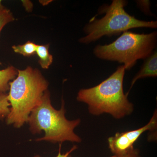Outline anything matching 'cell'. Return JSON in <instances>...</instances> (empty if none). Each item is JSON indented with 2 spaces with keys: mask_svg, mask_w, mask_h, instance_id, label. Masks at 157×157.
<instances>
[{
  "mask_svg": "<svg viewBox=\"0 0 157 157\" xmlns=\"http://www.w3.org/2000/svg\"><path fill=\"white\" fill-rule=\"evenodd\" d=\"M136 3L138 7L145 14L148 15H152L151 12L150 10V2L148 1H138Z\"/></svg>",
  "mask_w": 157,
  "mask_h": 157,
  "instance_id": "13",
  "label": "cell"
},
{
  "mask_svg": "<svg viewBox=\"0 0 157 157\" xmlns=\"http://www.w3.org/2000/svg\"><path fill=\"white\" fill-rule=\"evenodd\" d=\"M61 145H60L59 146V151L58 153V154L56 156V157H68V156L70 155V154H71V153L74 151L76 150V149L77 148V147L76 146V145H74L73 146V147H72L69 151H67V152L65 153L62 154L61 153ZM33 157H41L40 155H36L35 156Z\"/></svg>",
  "mask_w": 157,
  "mask_h": 157,
  "instance_id": "15",
  "label": "cell"
},
{
  "mask_svg": "<svg viewBox=\"0 0 157 157\" xmlns=\"http://www.w3.org/2000/svg\"><path fill=\"white\" fill-rule=\"evenodd\" d=\"M49 47V44L37 45L36 53L39 57V63L44 69H48L53 62V56L48 51Z\"/></svg>",
  "mask_w": 157,
  "mask_h": 157,
  "instance_id": "9",
  "label": "cell"
},
{
  "mask_svg": "<svg viewBox=\"0 0 157 157\" xmlns=\"http://www.w3.org/2000/svg\"><path fill=\"white\" fill-rule=\"evenodd\" d=\"M17 72L16 78L9 82L10 112L6 120L7 124L19 128L28 122L31 112L47 90L48 82L36 68L28 67Z\"/></svg>",
  "mask_w": 157,
  "mask_h": 157,
  "instance_id": "2",
  "label": "cell"
},
{
  "mask_svg": "<svg viewBox=\"0 0 157 157\" xmlns=\"http://www.w3.org/2000/svg\"><path fill=\"white\" fill-rule=\"evenodd\" d=\"M66 113L63 100L60 109H55L52 105L49 91H45L28 121L31 133L36 134L45 132L44 137L37 138L36 141L45 140L52 143L65 141L80 143L81 137L74 132V129L80 124L81 120H68L65 116Z\"/></svg>",
  "mask_w": 157,
  "mask_h": 157,
  "instance_id": "3",
  "label": "cell"
},
{
  "mask_svg": "<svg viewBox=\"0 0 157 157\" xmlns=\"http://www.w3.org/2000/svg\"><path fill=\"white\" fill-rule=\"evenodd\" d=\"M157 76V52L156 50L145 59V61L141 69L133 78L131 82V87L128 92L127 93V94L128 95L129 91L137 80L146 77H155Z\"/></svg>",
  "mask_w": 157,
  "mask_h": 157,
  "instance_id": "7",
  "label": "cell"
},
{
  "mask_svg": "<svg viewBox=\"0 0 157 157\" xmlns=\"http://www.w3.org/2000/svg\"><path fill=\"white\" fill-rule=\"evenodd\" d=\"M127 5V1L113 0L111 5L104 6L102 9L105 13L104 17L101 19L92 18L84 28L86 36L79 39V42L90 44L104 36L119 35L132 29L157 28L156 21L140 20L128 14L124 9Z\"/></svg>",
  "mask_w": 157,
  "mask_h": 157,
  "instance_id": "5",
  "label": "cell"
},
{
  "mask_svg": "<svg viewBox=\"0 0 157 157\" xmlns=\"http://www.w3.org/2000/svg\"><path fill=\"white\" fill-rule=\"evenodd\" d=\"M68 157H72L71 156V155H70L68 156Z\"/></svg>",
  "mask_w": 157,
  "mask_h": 157,
  "instance_id": "17",
  "label": "cell"
},
{
  "mask_svg": "<svg viewBox=\"0 0 157 157\" xmlns=\"http://www.w3.org/2000/svg\"><path fill=\"white\" fill-rule=\"evenodd\" d=\"M17 70L13 66L0 70V91L6 93L9 90V82L17 76Z\"/></svg>",
  "mask_w": 157,
  "mask_h": 157,
  "instance_id": "8",
  "label": "cell"
},
{
  "mask_svg": "<svg viewBox=\"0 0 157 157\" xmlns=\"http://www.w3.org/2000/svg\"><path fill=\"white\" fill-rule=\"evenodd\" d=\"M10 112L8 94L0 91V120L6 119Z\"/></svg>",
  "mask_w": 157,
  "mask_h": 157,
  "instance_id": "12",
  "label": "cell"
},
{
  "mask_svg": "<svg viewBox=\"0 0 157 157\" xmlns=\"http://www.w3.org/2000/svg\"><path fill=\"white\" fill-rule=\"evenodd\" d=\"M117 157H140L139 150L135 147L127 152L124 154L117 156Z\"/></svg>",
  "mask_w": 157,
  "mask_h": 157,
  "instance_id": "14",
  "label": "cell"
},
{
  "mask_svg": "<svg viewBox=\"0 0 157 157\" xmlns=\"http://www.w3.org/2000/svg\"><path fill=\"white\" fill-rule=\"evenodd\" d=\"M14 20L12 12L2 5L0 1V36L3 28L9 23Z\"/></svg>",
  "mask_w": 157,
  "mask_h": 157,
  "instance_id": "11",
  "label": "cell"
},
{
  "mask_svg": "<svg viewBox=\"0 0 157 157\" xmlns=\"http://www.w3.org/2000/svg\"><path fill=\"white\" fill-rule=\"evenodd\" d=\"M156 31L149 34L124 32L115 41L105 45H98L94 53L98 58L123 63L125 70L133 67L137 60L146 59L156 46Z\"/></svg>",
  "mask_w": 157,
  "mask_h": 157,
  "instance_id": "4",
  "label": "cell"
},
{
  "mask_svg": "<svg viewBox=\"0 0 157 157\" xmlns=\"http://www.w3.org/2000/svg\"><path fill=\"white\" fill-rule=\"evenodd\" d=\"M125 70L122 65L100 84L79 90L76 98L77 101L86 104L91 115L107 113L116 119L131 115L134 111V105L129 101L128 95L124 92Z\"/></svg>",
  "mask_w": 157,
  "mask_h": 157,
  "instance_id": "1",
  "label": "cell"
},
{
  "mask_svg": "<svg viewBox=\"0 0 157 157\" xmlns=\"http://www.w3.org/2000/svg\"><path fill=\"white\" fill-rule=\"evenodd\" d=\"M157 128V111L155 110L149 121L139 128L123 132H117L108 139L109 150L114 155L124 154L134 148V144L147 131L154 132Z\"/></svg>",
  "mask_w": 157,
  "mask_h": 157,
  "instance_id": "6",
  "label": "cell"
},
{
  "mask_svg": "<svg viewBox=\"0 0 157 157\" xmlns=\"http://www.w3.org/2000/svg\"><path fill=\"white\" fill-rule=\"evenodd\" d=\"M37 44L31 41H28L22 45H14L12 48L14 52L25 56H31L36 53Z\"/></svg>",
  "mask_w": 157,
  "mask_h": 157,
  "instance_id": "10",
  "label": "cell"
},
{
  "mask_svg": "<svg viewBox=\"0 0 157 157\" xmlns=\"http://www.w3.org/2000/svg\"><path fill=\"white\" fill-rule=\"evenodd\" d=\"M110 157H117V156L116 155H113V156H112Z\"/></svg>",
  "mask_w": 157,
  "mask_h": 157,
  "instance_id": "16",
  "label": "cell"
}]
</instances>
